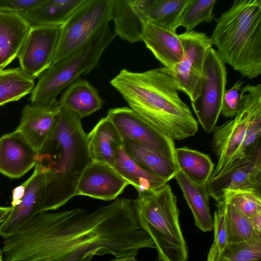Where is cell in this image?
<instances>
[{
  "instance_id": "cell-24",
  "label": "cell",
  "mask_w": 261,
  "mask_h": 261,
  "mask_svg": "<svg viewBox=\"0 0 261 261\" xmlns=\"http://www.w3.org/2000/svg\"><path fill=\"white\" fill-rule=\"evenodd\" d=\"M174 178L193 213L195 225L202 231H211L213 229L214 220L211 214L206 186L194 184L180 170Z\"/></svg>"
},
{
  "instance_id": "cell-3",
  "label": "cell",
  "mask_w": 261,
  "mask_h": 261,
  "mask_svg": "<svg viewBox=\"0 0 261 261\" xmlns=\"http://www.w3.org/2000/svg\"><path fill=\"white\" fill-rule=\"evenodd\" d=\"M92 161L81 119L62 108L49 137L37 151L36 165L46 179L42 212L57 210L76 196L79 180Z\"/></svg>"
},
{
  "instance_id": "cell-2",
  "label": "cell",
  "mask_w": 261,
  "mask_h": 261,
  "mask_svg": "<svg viewBox=\"0 0 261 261\" xmlns=\"http://www.w3.org/2000/svg\"><path fill=\"white\" fill-rule=\"evenodd\" d=\"M110 84L130 109L168 138L182 140L197 132V122L180 98L169 69L162 67L133 72L122 69Z\"/></svg>"
},
{
  "instance_id": "cell-22",
  "label": "cell",
  "mask_w": 261,
  "mask_h": 261,
  "mask_svg": "<svg viewBox=\"0 0 261 261\" xmlns=\"http://www.w3.org/2000/svg\"><path fill=\"white\" fill-rule=\"evenodd\" d=\"M85 0H43L20 15L30 25L63 26Z\"/></svg>"
},
{
  "instance_id": "cell-19",
  "label": "cell",
  "mask_w": 261,
  "mask_h": 261,
  "mask_svg": "<svg viewBox=\"0 0 261 261\" xmlns=\"http://www.w3.org/2000/svg\"><path fill=\"white\" fill-rule=\"evenodd\" d=\"M30 28L19 14L0 11V70L17 57Z\"/></svg>"
},
{
  "instance_id": "cell-31",
  "label": "cell",
  "mask_w": 261,
  "mask_h": 261,
  "mask_svg": "<svg viewBox=\"0 0 261 261\" xmlns=\"http://www.w3.org/2000/svg\"><path fill=\"white\" fill-rule=\"evenodd\" d=\"M225 217L228 244L246 241L260 236L255 232L249 218L226 202Z\"/></svg>"
},
{
  "instance_id": "cell-40",
  "label": "cell",
  "mask_w": 261,
  "mask_h": 261,
  "mask_svg": "<svg viewBox=\"0 0 261 261\" xmlns=\"http://www.w3.org/2000/svg\"><path fill=\"white\" fill-rule=\"evenodd\" d=\"M109 261H139L136 256H125L121 257H115Z\"/></svg>"
},
{
  "instance_id": "cell-32",
  "label": "cell",
  "mask_w": 261,
  "mask_h": 261,
  "mask_svg": "<svg viewBox=\"0 0 261 261\" xmlns=\"http://www.w3.org/2000/svg\"><path fill=\"white\" fill-rule=\"evenodd\" d=\"M222 199L248 217L261 212V190L256 188L227 191Z\"/></svg>"
},
{
  "instance_id": "cell-16",
  "label": "cell",
  "mask_w": 261,
  "mask_h": 261,
  "mask_svg": "<svg viewBox=\"0 0 261 261\" xmlns=\"http://www.w3.org/2000/svg\"><path fill=\"white\" fill-rule=\"evenodd\" d=\"M37 151L17 130L0 138V172L11 178L22 177L37 162Z\"/></svg>"
},
{
  "instance_id": "cell-12",
  "label": "cell",
  "mask_w": 261,
  "mask_h": 261,
  "mask_svg": "<svg viewBox=\"0 0 261 261\" xmlns=\"http://www.w3.org/2000/svg\"><path fill=\"white\" fill-rule=\"evenodd\" d=\"M62 26L31 27L18 54L19 68L35 79L53 63Z\"/></svg>"
},
{
  "instance_id": "cell-27",
  "label": "cell",
  "mask_w": 261,
  "mask_h": 261,
  "mask_svg": "<svg viewBox=\"0 0 261 261\" xmlns=\"http://www.w3.org/2000/svg\"><path fill=\"white\" fill-rule=\"evenodd\" d=\"M190 0H151L147 10L148 22L176 32Z\"/></svg>"
},
{
  "instance_id": "cell-13",
  "label": "cell",
  "mask_w": 261,
  "mask_h": 261,
  "mask_svg": "<svg viewBox=\"0 0 261 261\" xmlns=\"http://www.w3.org/2000/svg\"><path fill=\"white\" fill-rule=\"evenodd\" d=\"M129 185L113 166L92 161L79 180L75 195L111 201L116 200Z\"/></svg>"
},
{
  "instance_id": "cell-34",
  "label": "cell",
  "mask_w": 261,
  "mask_h": 261,
  "mask_svg": "<svg viewBox=\"0 0 261 261\" xmlns=\"http://www.w3.org/2000/svg\"><path fill=\"white\" fill-rule=\"evenodd\" d=\"M216 261H261V236L228 244Z\"/></svg>"
},
{
  "instance_id": "cell-38",
  "label": "cell",
  "mask_w": 261,
  "mask_h": 261,
  "mask_svg": "<svg viewBox=\"0 0 261 261\" xmlns=\"http://www.w3.org/2000/svg\"><path fill=\"white\" fill-rule=\"evenodd\" d=\"M249 218L255 232L261 236V212Z\"/></svg>"
},
{
  "instance_id": "cell-28",
  "label": "cell",
  "mask_w": 261,
  "mask_h": 261,
  "mask_svg": "<svg viewBox=\"0 0 261 261\" xmlns=\"http://www.w3.org/2000/svg\"><path fill=\"white\" fill-rule=\"evenodd\" d=\"M34 79L19 67L0 70V106L31 93Z\"/></svg>"
},
{
  "instance_id": "cell-9",
  "label": "cell",
  "mask_w": 261,
  "mask_h": 261,
  "mask_svg": "<svg viewBox=\"0 0 261 261\" xmlns=\"http://www.w3.org/2000/svg\"><path fill=\"white\" fill-rule=\"evenodd\" d=\"M226 83L225 64L217 50L211 47L204 63L200 95L191 103L198 122L207 134L212 133L216 126Z\"/></svg>"
},
{
  "instance_id": "cell-33",
  "label": "cell",
  "mask_w": 261,
  "mask_h": 261,
  "mask_svg": "<svg viewBox=\"0 0 261 261\" xmlns=\"http://www.w3.org/2000/svg\"><path fill=\"white\" fill-rule=\"evenodd\" d=\"M216 0H190L178 24L186 32L193 31L201 23L210 22L215 17L213 10Z\"/></svg>"
},
{
  "instance_id": "cell-25",
  "label": "cell",
  "mask_w": 261,
  "mask_h": 261,
  "mask_svg": "<svg viewBox=\"0 0 261 261\" xmlns=\"http://www.w3.org/2000/svg\"><path fill=\"white\" fill-rule=\"evenodd\" d=\"M113 167L136 189L138 194L157 190L167 184L135 163L125 152L123 146L118 151Z\"/></svg>"
},
{
  "instance_id": "cell-17",
  "label": "cell",
  "mask_w": 261,
  "mask_h": 261,
  "mask_svg": "<svg viewBox=\"0 0 261 261\" xmlns=\"http://www.w3.org/2000/svg\"><path fill=\"white\" fill-rule=\"evenodd\" d=\"M150 1L113 0L112 20L115 36L130 43L141 41Z\"/></svg>"
},
{
  "instance_id": "cell-26",
  "label": "cell",
  "mask_w": 261,
  "mask_h": 261,
  "mask_svg": "<svg viewBox=\"0 0 261 261\" xmlns=\"http://www.w3.org/2000/svg\"><path fill=\"white\" fill-rule=\"evenodd\" d=\"M175 158L179 169L194 184L206 186L214 170L210 156L187 147L175 148Z\"/></svg>"
},
{
  "instance_id": "cell-8",
  "label": "cell",
  "mask_w": 261,
  "mask_h": 261,
  "mask_svg": "<svg viewBox=\"0 0 261 261\" xmlns=\"http://www.w3.org/2000/svg\"><path fill=\"white\" fill-rule=\"evenodd\" d=\"M113 0H85L62 26L54 62L85 44L112 18Z\"/></svg>"
},
{
  "instance_id": "cell-6",
  "label": "cell",
  "mask_w": 261,
  "mask_h": 261,
  "mask_svg": "<svg viewBox=\"0 0 261 261\" xmlns=\"http://www.w3.org/2000/svg\"><path fill=\"white\" fill-rule=\"evenodd\" d=\"M138 221L153 241L158 261H188V251L179 220L177 198L167 184L138 194L134 200Z\"/></svg>"
},
{
  "instance_id": "cell-35",
  "label": "cell",
  "mask_w": 261,
  "mask_h": 261,
  "mask_svg": "<svg viewBox=\"0 0 261 261\" xmlns=\"http://www.w3.org/2000/svg\"><path fill=\"white\" fill-rule=\"evenodd\" d=\"M226 202L224 199L217 202L214 215V241L207 256L206 261H216L228 244L225 225Z\"/></svg>"
},
{
  "instance_id": "cell-39",
  "label": "cell",
  "mask_w": 261,
  "mask_h": 261,
  "mask_svg": "<svg viewBox=\"0 0 261 261\" xmlns=\"http://www.w3.org/2000/svg\"><path fill=\"white\" fill-rule=\"evenodd\" d=\"M11 206H0V224H1L6 219L11 211Z\"/></svg>"
},
{
  "instance_id": "cell-18",
  "label": "cell",
  "mask_w": 261,
  "mask_h": 261,
  "mask_svg": "<svg viewBox=\"0 0 261 261\" xmlns=\"http://www.w3.org/2000/svg\"><path fill=\"white\" fill-rule=\"evenodd\" d=\"M141 41L164 67L170 70L183 58L181 42L176 32L148 22Z\"/></svg>"
},
{
  "instance_id": "cell-14",
  "label": "cell",
  "mask_w": 261,
  "mask_h": 261,
  "mask_svg": "<svg viewBox=\"0 0 261 261\" xmlns=\"http://www.w3.org/2000/svg\"><path fill=\"white\" fill-rule=\"evenodd\" d=\"M62 108L57 99L50 103L27 105L16 130L38 151L49 137Z\"/></svg>"
},
{
  "instance_id": "cell-21",
  "label": "cell",
  "mask_w": 261,
  "mask_h": 261,
  "mask_svg": "<svg viewBox=\"0 0 261 261\" xmlns=\"http://www.w3.org/2000/svg\"><path fill=\"white\" fill-rule=\"evenodd\" d=\"M59 101L62 108L75 113L81 119L98 111L105 103L97 89L85 79L76 80L67 87Z\"/></svg>"
},
{
  "instance_id": "cell-15",
  "label": "cell",
  "mask_w": 261,
  "mask_h": 261,
  "mask_svg": "<svg viewBox=\"0 0 261 261\" xmlns=\"http://www.w3.org/2000/svg\"><path fill=\"white\" fill-rule=\"evenodd\" d=\"M210 196L217 202L227 191L246 188L261 190V147L243 163L210 179L206 185Z\"/></svg>"
},
{
  "instance_id": "cell-29",
  "label": "cell",
  "mask_w": 261,
  "mask_h": 261,
  "mask_svg": "<svg viewBox=\"0 0 261 261\" xmlns=\"http://www.w3.org/2000/svg\"><path fill=\"white\" fill-rule=\"evenodd\" d=\"M179 35L184 57L199 74L203 75L204 63L208 50L212 47L210 37L202 32L191 31Z\"/></svg>"
},
{
  "instance_id": "cell-30",
  "label": "cell",
  "mask_w": 261,
  "mask_h": 261,
  "mask_svg": "<svg viewBox=\"0 0 261 261\" xmlns=\"http://www.w3.org/2000/svg\"><path fill=\"white\" fill-rule=\"evenodd\" d=\"M169 71L178 91L184 92L188 96L191 103L193 102L200 95L203 75L196 72L190 62L184 57Z\"/></svg>"
},
{
  "instance_id": "cell-1",
  "label": "cell",
  "mask_w": 261,
  "mask_h": 261,
  "mask_svg": "<svg viewBox=\"0 0 261 261\" xmlns=\"http://www.w3.org/2000/svg\"><path fill=\"white\" fill-rule=\"evenodd\" d=\"M155 248L140 226L134 200L118 198L92 212L40 213L4 239L3 261H90L94 255L136 256Z\"/></svg>"
},
{
  "instance_id": "cell-10",
  "label": "cell",
  "mask_w": 261,
  "mask_h": 261,
  "mask_svg": "<svg viewBox=\"0 0 261 261\" xmlns=\"http://www.w3.org/2000/svg\"><path fill=\"white\" fill-rule=\"evenodd\" d=\"M46 185L45 175L37 165L32 175L12 192L11 211L0 224V236L6 239L37 214L42 213Z\"/></svg>"
},
{
  "instance_id": "cell-37",
  "label": "cell",
  "mask_w": 261,
  "mask_h": 261,
  "mask_svg": "<svg viewBox=\"0 0 261 261\" xmlns=\"http://www.w3.org/2000/svg\"><path fill=\"white\" fill-rule=\"evenodd\" d=\"M43 0H0V11L21 14L36 7Z\"/></svg>"
},
{
  "instance_id": "cell-23",
  "label": "cell",
  "mask_w": 261,
  "mask_h": 261,
  "mask_svg": "<svg viewBox=\"0 0 261 261\" xmlns=\"http://www.w3.org/2000/svg\"><path fill=\"white\" fill-rule=\"evenodd\" d=\"M123 148L139 166L167 183L179 170L175 161L136 142L123 141Z\"/></svg>"
},
{
  "instance_id": "cell-11",
  "label": "cell",
  "mask_w": 261,
  "mask_h": 261,
  "mask_svg": "<svg viewBox=\"0 0 261 261\" xmlns=\"http://www.w3.org/2000/svg\"><path fill=\"white\" fill-rule=\"evenodd\" d=\"M107 117L123 141L136 142L176 162L173 140L148 124L129 107L110 109Z\"/></svg>"
},
{
  "instance_id": "cell-36",
  "label": "cell",
  "mask_w": 261,
  "mask_h": 261,
  "mask_svg": "<svg viewBox=\"0 0 261 261\" xmlns=\"http://www.w3.org/2000/svg\"><path fill=\"white\" fill-rule=\"evenodd\" d=\"M243 81H237L229 89L224 91L220 114L226 118H233L243 105L242 88Z\"/></svg>"
},
{
  "instance_id": "cell-20",
  "label": "cell",
  "mask_w": 261,
  "mask_h": 261,
  "mask_svg": "<svg viewBox=\"0 0 261 261\" xmlns=\"http://www.w3.org/2000/svg\"><path fill=\"white\" fill-rule=\"evenodd\" d=\"M87 138L92 161L113 166L118 151L123 146V140L109 118H101L87 134Z\"/></svg>"
},
{
  "instance_id": "cell-5",
  "label": "cell",
  "mask_w": 261,
  "mask_h": 261,
  "mask_svg": "<svg viewBox=\"0 0 261 261\" xmlns=\"http://www.w3.org/2000/svg\"><path fill=\"white\" fill-rule=\"evenodd\" d=\"M242 92L241 110L213 131L212 147L218 163L210 179L245 162L260 147L261 85L248 84Z\"/></svg>"
},
{
  "instance_id": "cell-4",
  "label": "cell",
  "mask_w": 261,
  "mask_h": 261,
  "mask_svg": "<svg viewBox=\"0 0 261 261\" xmlns=\"http://www.w3.org/2000/svg\"><path fill=\"white\" fill-rule=\"evenodd\" d=\"M225 64L242 77L261 74V0H237L217 19L210 37Z\"/></svg>"
},
{
  "instance_id": "cell-7",
  "label": "cell",
  "mask_w": 261,
  "mask_h": 261,
  "mask_svg": "<svg viewBox=\"0 0 261 261\" xmlns=\"http://www.w3.org/2000/svg\"><path fill=\"white\" fill-rule=\"evenodd\" d=\"M115 35L108 25L65 58L53 64L38 77L30 96L31 103H50L60 92L96 68L105 49Z\"/></svg>"
},
{
  "instance_id": "cell-41",
  "label": "cell",
  "mask_w": 261,
  "mask_h": 261,
  "mask_svg": "<svg viewBox=\"0 0 261 261\" xmlns=\"http://www.w3.org/2000/svg\"><path fill=\"white\" fill-rule=\"evenodd\" d=\"M4 255L2 248H0V261H3Z\"/></svg>"
}]
</instances>
